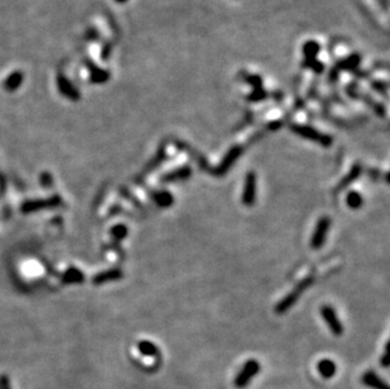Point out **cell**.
<instances>
[{
  "instance_id": "cell-21",
  "label": "cell",
  "mask_w": 390,
  "mask_h": 389,
  "mask_svg": "<svg viewBox=\"0 0 390 389\" xmlns=\"http://www.w3.org/2000/svg\"><path fill=\"white\" fill-rule=\"evenodd\" d=\"M380 363H382V365L384 366V368H388V366H389V344H387V349H385V352L384 355H383Z\"/></svg>"
},
{
  "instance_id": "cell-8",
  "label": "cell",
  "mask_w": 390,
  "mask_h": 389,
  "mask_svg": "<svg viewBox=\"0 0 390 389\" xmlns=\"http://www.w3.org/2000/svg\"><path fill=\"white\" fill-rule=\"evenodd\" d=\"M89 65H86L87 67H89L90 70V81L94 83H104L106 82L107 80L110 78V72L106 71V70H103V69H99L96 65H94V63L91 62L90 60H87V62Z\"/></svg>"
},
{
  "instance_id": "cell-14",
  "label": "cell",
  "mask_w": 390,
  "mask_h": 389,
  "mask_svg": "<svg viewBox=\"0 0 390 389\" xmlns=\"http://www.w3.org/2000/svg\"><path fill=\"white\" fill-rule=\"evenodd\" d=\"M138 349L142 354L146 355V356H158L159 358V355H161L159 349L150 341H142V343H139Z\"/></svg>"
},
{
  "instance_id": "cell-19",
  "label": "cell",
  "mask_w": 390,
  "mask_h": 389,
  "mask_svg": "<svg viewBox=\"0 0 390 389\" xmlns=\"http://www.w3.org/2000/svg\"><path fill=\"white\" fill-rule=\"evenodd\" d=\"M359 61H360V57L357 55H354V56H351L350 58H347L346 61H345V62H342L341 63V69H346V70H349V69H354V67H356V65H357V63H359Z\"/></svg>"
},
{
  "instance_id": "cell-17",
  "label": "cell",
  "mask_w": 390,
  "mask_h": 389,
  "mask_svg": "<svg viewBox=\"0 0 390 389\" xmlns=\"http://www.w3.org/2000/svg\"><path fill=\"white\" fill-rule=\"evenodd\" d=\"M346 203H347V206L351 207V209H354V210L360 209V207H361V205H362L361 194H360L359 192L351 191L350 194H347Z\"/></svg>"
},
{
  "instance_id": "cell-4",
  "label": "cell",
  "mask_w": 390,
  "mask_h": 389,
  "mask_svg": "<svg viewBox=\"0 0 390 389\" xmlns=\"http://www.w3.org/2000/svg\"><path fill=\"white\" fill-rule=\"evenodd\" d=\"M312 282H313L312 278H307V279L303 280V282H302L301 284H298V286H297V288L294 289V291H293L292 293H290V295H288L287 297L284 298V300L282 301L281 304L277 305V307H276L277 313H283V312H285L287 310H289L290 307L293 306V305L296 304L297 300H298V297L301 296L302 292H303L304 289L307 288L308 284H311Z\"/></svg>"
},
{
  "instance_id": "cell-16",
  "label": "cell",
  "mask_w": 390,
  "mask_h": 389,
  "mask_svg": "<svg viewBox=\"0 0 390 389\" xmlns=\"http://www.w3.org/2000/svg\"><path fill=\"white\" fill-rule=\"evenodd\" d=\"M303 52L306 55V58L308 60H316V56L319 52V43L315 42V40H311V42H307L304 44L303 47Z\"/></svg>"
},
{
  "instance_id": "cell-2",
  "label": "cell",
  "mask_w": 390,
  "mask_h": 389,
  "mask_svg": "<svg viewBox=\"0 0 390 389\" xmlns=\"http://www.w3.org/2000/svg\"><path fill=\"white\" fill-rule=\"evenodd\" d=\"M259 372H260V364L256 360H254V359L248 360L243 366V369L240 370V373L236 375L234 384H235L238 389H244L245 387L249 386L250 382L252 381V378L255 377Z\"/></svg>"
},
{
  "instance_id": "cell-12",
  "label": "cell",
  "mask_w": 390,
  "mask_h": 389,
  "mask_svg": "<svg viewBox=\"0 0 390 389\" xmlns=\"http://www.w3.org/2000/svg\"><path fill=\"white\" fill-rule=\"evenodd\" d=\"M362 382L366 387L373 389H389V386L383 381L382 378H379L378 374H375L374 372H367L365 373L362 377Z\"/></svg>"
},
{
  "instance_id": "cell-13",
  "label": "cell",
  "mask_w": 390,
  "mask_h": 389,
  "mask_svg": "<svg viewBox=\"0 0 390 389\" xmlns=\"http://www.w3.org/2000/svg\"><path fill=\"white\" fill-rule=\"evenodd\" d=\"M336 368H337L336 364L330 359H323V360L319 361V364H317V370L326 379H330L336 374Z\"/></svg>"
},
{
  "instance_id": "cell-9",
  "label": "cell",
  "mask_w": 390,
  "mask_h": 389,
  "mask_svg": "<svg viewBox=\"0 0 390 389\" xmlns=\"http://www.w3.org/2000/svg\"><path fill=\"white\" fill-rule=\"evenodd\" d=\"M241 152H243L241 147H234V148L230 149V152L227 153V156L224 158V160H222L221 167L216 171V175H224L225 172H226L230 167L233 166L234 162L240 157Z\"/></svg>"
},
{
  "instance_id": "cell-3",
  "label": "cell",
  "mask_w": 390,
  "mask_h": 389,
  "mask_svg": "<svg viewBox=\"0 0 390 389\" xmlns=\"http://www.w3.org/2000/svg\"><path fill=\"white\" fill-rule=\"evenodd\" d=\"M330 225L331 220L327 216H323V218L319 219L317 225H316L312 239H311V246H312L313 249H321L322 246H323L324 240H326V235H327L328 229H330Z\"/></svg>"
},
{
  "instance_id": "cell-5",
  "label": "cell",
  "mask_w": 390,
  "mask_h": 389,
  "mask_svg": "<svg viewBox=\"0 0 390 389\" xmlns=\"http://www.w3.org/2000/svg\"><path fill=\"white\" fill-rule=\"evenodd\" d=\"M321 315L322 317H323V320L326 321L328 329L332 331L333 335H336V336L342 335V332H344V326H342V322L339 320L337 313H336L335 310H333L332 307L331 306L322 307Z\"/></svg>"
},
{
  "instance_id": "cell-1",
  "label": "cell",
  "mask_w": 390,
  "mask_h": 389,
  "mask_svg": "<svg viewBox=\"0 0 390 389\" xmlns=\"http://www.w3.org/2000/svg\"><path fill=\"white\" fill-rule=\"evenodd\" d=\"M292 130L296 134L301 135L302 138H306V139H310L312 142H316V143L321 144L323 147H331L332 146V138L327 134H323V133L319 132L317 129L312 128V126L308 125H299V124H293Z\"/></svg>"
},
{
  "instance_id": "cell-6",
  "label": "cell",
  "mask_w": 390,
  "mask_h": 389,
  "mask_svg": "<svg viewBox=\"0 0 390 389\" xmlns=\"http://www.w3.org/2000/svg\"><path fill=\"white\" fill-rule=\"evenodd\" d=\"M256 198V177L254 172H249L247 175L243 191V203L247 206H252Z\"/></svg>"
},
{
  "instance_id": "cell-10",
  "label": "cell",
  "mask_w": 390,
  "mask_h": 389,
  "mask_svg": "<svg viewBox=\"0 0 390 389\" xmlns=\"http://www.w3.org/2000/svg\"><path fill=\"white\" fill-rule=\"evenodd\" d=\"M23 78H24V75L22 71L12 72V74L9 75L8 78L4 80L3 82L4 89L9 92L15 91V90H18L20 87V85L23 82Z\"/></svg>"
},
{
  "instance_id": "cell-15",
  "label": "cell",
  "mask_w": 390,
  "mask_h": 389,
  "mask_svg": "<svg viewBox=\"0 0 390 389\" xmlns=\"http://www.w3.org/2000/svg\"><path fill=\"white\" fill-rule=\"evenodd\" d=\"M153 198H154V201L157 202L158 206L161 207H168L173 203V196L170 194V192L167 191H162V192H158V194H153Z\"/></svg>"
},
{
  "instance_id": "cell-22",
  "label": "cell",
  "mask_w": 390,
  "mask_h": 389,
  "mask_svg": "<svg viewBox=\"0 0 390 389\" xmlns=\"http://www.w3.org/2000/svg\"><path fill=\"white\" fill-rule=\"evenodd\" d=\"M115 1H116V3L123 4V3H125V1H128V0H115Z\"/></svg>"
},
{
  "instance_id": "cell-7",
  "label": "cell",
  "mask_w": 390,
  "mask_h": 389,
  "mask_svg": "<svg viewBox=\"0 0 390 389\" xmlns=\"http://www.w3.org/2000/svg\"><path fill=\"white\" fill-rule=\"evenodd\" d=\"M57 85H58V90L61 91V94L63 96L69 97L71 100H78L80 99V92L78 90L75 89V86L72 85L71 81L65 76V75L60 74L57 76Z\"/></svg>"
},
{
  "instance_id": "cell-18",
  "label": "cell",
  "mask_w": 390,
  "mask_h": 389,
  "mask_svg": "<svg viewBox=\"0 0 390 389\" xmlns=\"http://www.w3.org/2000/svg\"><path fill=\"white\" fill-rule=\"evenodd\" d=\"M360 173H361V167H360V166H355V167H354L353 171H351L350 173L347 175V177L345 178L344 181H342L341 185H340V186H339V189H340V190L345 189V187H346L347 185H349V183L353 182V181H355L356 178L359 177Z\"/></svg>"
},
{
  "instance_id": "cell-20",
  "label": "cell",
  "mask_w": 390,
  "mask_h": 389,
  "mask_svg": "<svg viewBox=\"0 0 390 389\" xmlns=\"http://www.w3.org/2000/svg\"><path fill=\"white\" fill-rule=\"evenodd\" d=\"M247 81L249 83H252V86L255 87V90L261 89V78L259 76H248Z\"/></svg>"
},
{
  "instance_id": "cell-11",
  "label": "cell",
  "mask_w": 390,
  "mask_h": 389,
  "mask_svg": "<svg viewBox=\"0 0 390 389\" xmlns=\"http://www.w3.org/2000/svg\"><path fill=\"white\" fill-rule=\"evenodd\" d=\"M192 175V169L191 167H181V168L176 169V171L170 172L162 177V182H176V181L187 180L189 176Z\"/></svg>"
}]
</instances>
